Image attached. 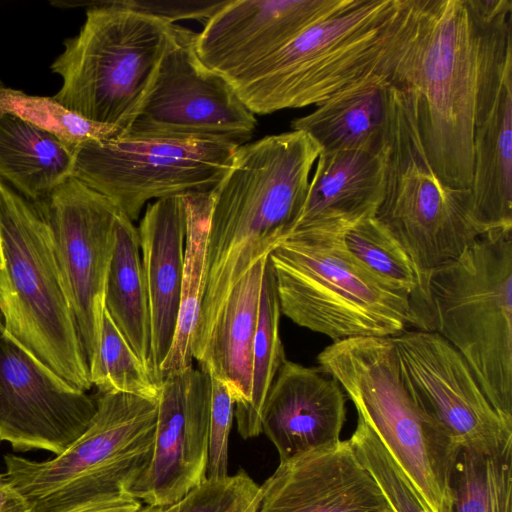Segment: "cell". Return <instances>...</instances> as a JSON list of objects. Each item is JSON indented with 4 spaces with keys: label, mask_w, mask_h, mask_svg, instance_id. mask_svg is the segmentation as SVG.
Returning a JSON list of instances; mask_svg holds the SVG:
<instances>
[{
    "label": "cell",
    "mask_w": 512,
    "mask_h": 512,
    "mask_svg": "<svg viewBox=\"0 0 512 512\" xmlns=\"http://www.w3.org/2000/svg\"><path fill=\"white\" fill-rule=\"evenodd\" d=\"M391 340L408 393L461 448L498 453L512 445V423L493 407L465 359L443 336L415 330Z\"/></svg>",
    "instance_id": "5bb4252c"
},
{
    "label": "cell",
    "mask_w": 512,
    "mask_h": 512,
    "mask_svg": "<svg viewBox=\"0 0 512 512\" xmlns=\"http://www.w3.org/2000/svg\"><path fill=\"white\" fill-rule=\"evenodd\" d=\"M175 36V24L122 1L91 6L79 33L50 68L62 78L53 98L92 122L129 128Z\"/></svg>",
    "instance_id": "5b68a950"
},
{
    "label": "cell",
    "mask_w": 512,
    "mask_h": 512,
    "mask_svg": "<svg viewBox=\"0 0 512 512\" xmlns=\"http://www.w3.org/2000/svg\"><path fill=\"white\" fill-rule=\"evenodd\" d=\"M433 332L465 359L484 394L512 423V229L478 237L428 279Z\"/></svg>",
    "instance_id": "ba28073f"
},
{
    "label": "cell",
    "mask_w": 512,
    "mask_h": 512,
    "mask_svg": "<svg viewBox=\"0 0 512 512\" xmlns=\"http://www.w3.org/2000/svg\"><path fill=\"white\" fill-rule=\"evenodd\" d=\"M75 149L38 126L0 112V180L32 203L72 176ZM10 186V187H11Z\"/></svg>",
    "instance_id": "d4e9b609"
},
{
    "label": "cell",
    "mask_w": 512,
    "mask_h": 512,
    "mask_svg": "<svg viewBox=\"0 0 512 512\" xmlns=\"http://www.w3.org/2000/svg\"><path fill=\"white\" fill-rule=\"evenodd\" d=\"M280 303L275 274L268 258L262 282L259 317L253 343L250 401L234 410L237 429L244 439L262 433L261 420L266 398L286 360L280 337Z\"/></svg>",
    "instance_id": "83f0119b"
},
{
    "label": "cell",
    "mask_w": 512,
    "mask_h": 512,
    "mask_svg": "<svg viewBox=\"0 0 512 512\" xmlns=\"http://www.w3.org/2000/svg\"><path fill=\"white\" fill-rule=\"evenodd\" d=\"M0 314L7 332L72 387L93 385L59 273L50 227L0 180Z\"/></svg>",
    "instance_id": "52a82bcc"
},
{
    "label": "cell",
    "mask_w": 512,
    "mask_h": 512,
    "mask_svg": "<svg viewBox=\"0 0 512 512\" xmlns=\"http://www.w3.org/2000/svg\"><path fill=\"white\" fill-rule=\"evenodd\" d=\"M0 112L14 114L74 149L86 141L123 136L119 127L87 120L62 106L53 97L29 95L6 87L0 90Z\"/></svg>",
    "instance_id": "1f68e13d"
},
{
    "label": "cell",
    "mask_w": 512,
    "mask_h": 512,
    "mask_svg": "<svg viewBox=\"0 0 512 512\" xmlns=\"http://www.w3.org/2000/svg\"><path fill=\"white\" fill-rule=\"evenodd\" d=\"M391 88L387 75H369L295 118L291 128L305 132L323 152L379 151L387 140Z\"/></svg>",
    "instance_id": "7402d4cb"
},
{
    "label": "cell",
    "mask_w": 512,
    "mask_h": 512,
    "mask_svg": "<svg viewBox=\"0 0 512 512\" xmlns=\"http://www.w3.org/2000/svg\"><path fill=\"white\" fill-rule=\"evenodd\" d=\"M346 420V395L321 367L285 360L266 398L262 432L280 461L340 441Z\"/></svg>",
    "instance_id": "d6986e66"
},
{
    "label": "cell",
    "mask_w": 512,
    "mask_h": 512,
    "mask_svg": "<svg viewBox=\"0 0 512 512\" xmlns=\"http://www.w3.org/2000/svg\"><path fill=\"white\" fill-rule=\"evenodd\" d=\"M351 0H227L196 33L200 61L229 82Z\"/></svg>",
    "instance_id": "e0dca14e"
},
{
    "label": "cell",
    "mask_w": 512,
    "mask_h": 512,
    "mask_svg": "<svg viewBox=\"0 0 512 512\" xmlns=\"http://www.w3.org/2000/svg\"><path fill=\"white\" fill-rule=\"evenodd\" d=\"M469 191L473 218L483 234L512 229V70L492 110L475 126Z\"/></svg>",
    "instance_id": "cb8c5ba5"
},
{
    "label": "cell",
    "mask_w": 512,
    "mask_h": 512,
    "mask_svg": "<svg viewBox=\"0 0 512 512\" xmlns=\"http://www.w3.org/2000/svg\"><path fill=\"white\" fill-rule=\"evenodd\" d=\"M100 394L124 393L157 402L161 384L147 370L104 311L96 359L89 369Z\"/></svg>",
    "instance_id": "4dcf8cb0"
},
{
    "label": "cell",
    "mask_w": 512,
    "mask_h": 512,
    "mask_svg": "<svg viewBox=\"0 0 512 512\" xmlns=\"http://www.w3.org/2000/svg\"><path fill=\"white\" fill-rule=\"evenodd\" d=\"M0 512H32L29 501L0 474Z\"/></svg>",
    "instance_id": "74e56055"
},
{
    "label": "cell",
    "mask_w": 512,
    "mask_h": 512,
    "mask_svg": "<svg viewBox=\"0 0 512 512\" xmlns=\"http://www.w3.org/2000/svg\"><path fill=\"white\" fill-rule=\"evenodd\" d=\"M320 147L303 131L238 147L211 191L204 295L192 340L197 358L235 284L288 236L304 205Z\"/></svg>",
    "instance_id": "7a4b0ae2"
},
{
    "label": "cell",
    "mask_w": 512,
    "mask_h": 512,
    "mask_svg": "<svg viewBox=\"0 0 512 512\" xmlns=\"http://www.w3.org/2000/svg\"><path fill=\"white\" fill-rule=\"evenodd\" d=\"M385 148V192L376 217L402 245L416 269L419 301L415 328L431 331L430 274L462 255L483 233L473 218L469 189L451 188L433 171L407 101L394 85Z\"/></svg>",
    "instance_id": "9c48e42d"
},
{
    "label": "cell",
    "mask_w": 512,
    "mask_h": 512,
    "mask_svg": "<svg viewBox=\"0 0 512 512\" xmlns=\"http://www.w3.org/2000/svg\"><path fill=\"white\" fill-rule=\"evenodd\" d=\"M143 505L130 494L87 503L68 512H137Z\"/></svg>",
    "instance_id": "8d00e7d4"
},
{
    "label": "cell",
    "mask_w": 512,
    "mask_h": 512,
    "mask_svg": "<svg viewBox=\"0 0 512 512\" xmlns=\"http://www.w3.org/2000/svg\"><path fill=\"white\" fill-rule=\"evenodd\" d=\"M385 181V147L379 151H321L304 205L288 236L342 235L360 220L375 217L384 198Z\"/></svg>",
    "instance_id": "ffe728a7"
},
{
    "label": "cell",
    "mask_w": 512,
    "mask_h": 512,
    "mask_svg": "<svg viewBox=\"0 0 512 512\" xmlns=\"http://www.w3.org/2000/svg\"><path fill=\"white\" fill-rule=\"evenodd\" d=\"M210 402L211 377L202 370L164 377L150 455L131 496L165 508L207 478Z\"/></svg>",
    "instance_id": "2e32d148"
},
{
    "label": "cell",
    "mask_w": 512,
    "mask_h": 512,
    "mask_svg": "<svg viewBox=\"0 0 512 512\" xmlns=\"http://www.w3.org/2000/svg\"><path fill=\"white\" fill-rule=\"evenodd\" d=\"M342 387L431 512H452L451 476L460 446L408 393L390 338L333 342L317 356Z\"/></svg>",
    "instance_id": "8992f818"
},
{
    "label": "cell",
    "mask_w": 512,
    "mask_h": 512,
    "mask_svg": "<svg viewBox=\"0 0 512 512\" xmlns=\"http://www.w3.org/2000/svg\"><path fill=\"white\" fill-rule=\"evenodd\" d=\"M196 33L175 25V36L139 112L121 137L221 139L242 145L257 121L231 83L195 51Z\"/></svg>",
    "instance_id": "4fadbf2b"
},
{
    "label": "cell",
    "mask_w": 512,
    "mask_h": 512,
    "mask_svg": "<svg viewBox=\"0 0 512 512\" xmlns=\"http://www.w3.org/2000/svg\"><path fill=\"white\" fill-rule=\"evenodd\" d=\"M234 416V401L227 387L211 378L207 478L228 475L229 436Z\"/></svg>",
    "instance_id": "e575fe53"
},
{
    "label": "cell",
    "mask_w": 512,
    "mask_h": 512,
    "mask_svg": "<svg viewBox=\"0 0 512 512\" xmlns=\"http://www.w3.org/2000/svg\"><path fill=\"white\" fill-rule=\"evenodd\" d=\"M86 430L61 454L35 461L6 454L5 477L32 512H68L129 494L145 467L154 438L156 402L104 393Z\"/></svg>",
    "instance_id": "30bf717a"
},
{
    "label": "cell",
    "mask_w": 512,
    "mask_h": 512,
    "mask_svg": "<svg viewBox=\"0 0 512 512\" xmlns=\"http://www.w3.org/2000/svg\"><path fill=\"white\" fill-rule=\"evenodd\" d=\"M261 485L243 469L223 478H206L164 512H258Z\"/></svg>",
    "instance_id": "836d02e7"
},
{
    "label": "cell",
    "mask_w": 512,
    "mask_h": 512,
    "mask_svg": "<svg viewBox=\"0 0 512 512\" xmlns=\"http://www.w3.org/2000/svg\"><path fill=\"white\" fill-rule=\"evenodd\" d=\"M131 9L152 14L170 23L182 19L207 20L226 2L225 1H122Z\"/></svg>",
    "instance_id": "d590c367"
},
{
    "label": "cell",
    "mask_w": 512,
    "mask_h": 512,
    "mask_svg": "<svg viewBox=\"0 0 512 512\" xmlns=\"http://www.w3.org/2000/svg\"><path fill=\"white\" fill-rule=\"evenodd\" d=\"M2 88H4V85H3L2 81L0 80V90H1Z\"/></svg>",
    "instance_id": "ab89813d"
},
{
    "label": "cell",
    "mask_w": 512,
    "mask_h": 512,
    "mask_svg": "<svg viewBox=\"0 0 512 512\" xmlns=\"http://www.w3.org/2000/svg\"><path fill=\"white\" fill-rule=\"evenodd\" d=\"M360 461L375 477L395 512H431L375 432L358 417L349 439Z\"/></svg>",
    "instance_id": "d6a6232c"
},
{
    "label": "cell",
    "mask_w": 512,
    "mask_h": 512,
    "mask_svg": "<svg viewBox=\"0 0 512 512\" xmlns=\"http://www.w3.org/2000/svg\"><path fill=\"white\" fill-rule=\"evenodd\" d=\"M137 512H164V508L145 505L142 506Z\"/></svg>",
    "instance_id": "f35d334b"
},
{
    "label": "cell",
    "mask_w": 512,
    "mask_h": 512,
    "mask_svg": "<svg viewBox=\"0 0 512 512\" xmlns=\"http://www.w3.org/2000/svg\"><path fill=\"white\" fill-rule=\"evenodd\" d=\"M342 235L291 234L270 253L281 313L333 342L403 333L413 326L410 296L359 263Z\"/></svg>",
    "instance_id": "277c9868"
},
{
    "label": "cell",
    "mask_w": 512,
    "mask_h": 512,
    "mask_svg": "<svg viewBox=\"0 0 512 512\" xmlns=\"http://www.w3.org/2000/svg\"><path fill=\"white\" fill-rule=\"evenodd\" d=\"M239 146L221 139L90 140L76 147L72 176L108 197L133 222L151 199L211 192Z\"/></svg>",
    "instance_id": "8fae6325"
},
{
    "label": "cell",
    "mask_w": 512,
    "mask_h": 512,
    "mask_svg": "<svg viewBox=\"0 0 512 512\" xmlns=\"http://www.w3.org/2000/svg\"><path fill=\"white\" fill-rule=\"evenodd\" d=\"M417 0H351L230 83L253 114L319 105L350 84L385 74Z\"/></svg>",
    "instance_id": "3957f363"
},
{
    "label": "cell",
    "mask_w": 512,
    "mask_h": 512,
    "mask_svg": "<svg viewBox=\"0 0 512 512\" xmlns=\"http://www.w3.org/2000/svg\"><path fill=\"white\" fill-rule=\"evenodd\" d=\"M138 230L121 211L105 286V310L154 378L148 293L140 257Z\"/></svg>",
    "instance_id": "484cf974"
},
{
    "label": "cell",
    "mask_w": 512,
    "mask_h": 512,
    "mask_svg": "<svg viewBox=\"0 0 512 512\" xmlns=\"http://www.w3.org/2000/svg\"><path fill=\"white\" fill-rule=\"evenodd\" d=\"M97 403L18 343L0 321V441L59 455L88 427Z\"/></svg>",
    "instance_id": "9a60e30c"
},
{
    "label": "cell",
    "mask_w": 512,
    "mask_h": 512,
    "mask_svg": "<svg viewBox=\"0 0 512 512\" xmlns=\"http://www.w3.org/2000/svg\"><path fill=\"white\" fill-rule=\"evenodd\" d=\"M211 192L184 195L185 244L180 307L174 340L160 367L161 376L192 366V340L205 287Z\"/></svg>",
    "instance_id": "4316f807"
},
{
    "label": "cell",
    "mask_w": 512,
    "mask_h": 512,
    "mask_svg": "<svg viewBox=\"0 0 512 512\" xmlns=\"http://www.w3.org/2000/svg\"><path fill=\"white\" fill-rule=\"evenodd\" d=\"M268 258L257 262L232 288L196 358L200 370L227 387L235 409L250 401L253 343Z\"/></svg>",
    "instance_id": "603a6c76"
},
{
    "label": "cell",
    "mask_w": 512,
    "mask_h": 512,
    "mask_svg": "<svg viewBox=\"0 0 512 512\" xmlns=\"http://www.w3.org/2000/svg\"><path fill=\"white\" fill-rule=\"evenodd\" d=\"M34 204L50 227L65 295L90 369L100 345L105 286L120 210L73 176Z\"/></svg>",
    "instance_id": "7c38bea8"
},
{
    "label": "cell",
    "mask_w": 512,
    "mask_h": 512,
    "mask_svg": "<svg viewBox=\"0 0 512 512\" xmlns=\"http://www.w3.org/2000/svg\"><path fill=\"white\" fill-rule=\"evenodd\" d=\"M512 70V0H417L388 79L447 186L469 189L475 126Z\"/></svg>",
    "instance_id": "6da1fadb"
},
{
    "label": "cell",
    "mask_w": 512,
    "mask_h": 512,
    "mask_svg": "<svg viewBox=\"0 0 512 512\" xmlns=\"http://www.w3.org/2000/svg\"><path fill=\"white\" fill-rule=\"evenodd\" d=\"M258 512H395L349 440L280 461Z\"/></svg>",
    "instance_id": "ac0fdd59"
},
{
    "label": "cell",
    "mask_w": 512,
    "mask_h": 512,
    "mask_svg": "<svg viewBox=\"0 0 512 512\" xmlns=\"http://www.w3.org/2000/svg\"><path fill=\"white\" fill-rule=\"evenodd\" d=\"M450 488L452 512H511L512 445L498 453L460 448Z\"/></svg>",
    "instance_id": "f1b7e54d"
},
{
    "label": "cell",
    "mask_w": 512,
    "mask_h": 512,
    "mask_svg": "<svg viewBox=\"0 0 512 512\" xmlns=\"http://www.w3.org/2000/svg\"><path fill=\"white\" fill-rule=\"evenodd\" d=\"M184 195L150 204L139 225L141 262L148 293L154 369L170 352L179 314L185 244Z\"/></svg>",
    "instance_id": "44dd1931"
},
{
    "label": "cell",
    "mask_w": 512,
    "mask_h": 512,
    "mask_svg": "<svg viewBox=\"0 0 512 512\" xmlns=\"http://www.w3.org/2000/svg\"><path fill=\"white\" fill-rule=\"evenodd\" d=\"M348 252L371 273L410 296L413 327L419 301L416 269L405 249L375 216L360 220L342 235Z\"/></svg>",
    "instance_id": "f546056e"
}]
</instances>
